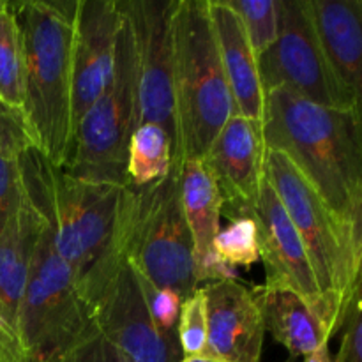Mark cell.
Segmentation results:
<instances>
[{
	"mask_svg": "<svg viewBox=\"0 0 362 362\" xmlns=\"http://www.w3.org/2000/svg\"><path fill=\"white\" fill-rule=\"evenodd\" d=\"M257 64L265 92L288 88L315 105L359 108L361 98L339 80L322 52L308 0H279L278 39Z\"/></svg>",
	"mask_w": 362,
	"mask_h": 362,
	"instance_id": "cell-10",
	"label": "cell"
},
{
	"mask_svg": "<svg viewBox=\"0 0 362 362\" xmlns=\"http://www.w3.org/2000/svg\"><path fill=\"white\" fill-rule=\"evenodd\" d=\"M32 147L34 138L23 112L0 99V156L20 158Z\"/></svg>",
	"mask_w": 362,
	"mask_h": 362,
	"instance_id": "cell-28",
	"label": "cell"
},
{
	"mask_svg": "<svg viewBox=\"0 0 362 362\" xmlns=\"http://www.w3.org/2000/svg\"><path fill=\"white\" fill-rule=\"evenodd\" d=\"M173 168L202 159L235 115L207 0H177L172 20Z\"/></svg>",
	"mask_w": 362,
	"mask_h": 362,
	"instance_id": "cell-3",
	"label": "cell"
},
{
	"mask_svg": "<svg viewBox=\"0 0 362 362\" xmlns=\"http://www.w3.org/2000/svg\"><path fill=\"white\" fill-rule=\"evenodd\" d=\"M94 327L131 362H179L177 334L159 331L122 251H106L81 278Z\"/></svg>",
	"mask_w": 362,
	"mask_h": 362,
	"instance_id": "cell-9",
	"label": "cell"
},
{
	"mask_svg": "<svg viewBox=\"0 0 362 362\" xmlns=\"http://www.w3.org/2000/svg\"><path fill=\"white\" fill-rule=\"evenodd\" d=\"M138 126L136 57L122 14L112 80L74 127L62 168L85 180L127 186V145Z\"/></svg>",
	"mask_w": 362,
	"mask_h": 362,
	"instance_id": "cell-7",
	"label": "cell"
},
{
	"mask_svg": "<svg viewBox=\"0 0 362 362\" xmlns=\"http://www.w3.org/2000/svg\"><path fill=\"white\" fill-rule=\"evenodd\" d=\"M251 290L260 311L265 332L288 350L290 357H308L331 341L334 329L297 293L272 286H255Z\"/></svg>",
	"mask_w": 362,
	"mask_h": 362,
	"instance_id": "cell-20",
	"label": "cell"
},
{
	"mask_svg": "<svg viewBox=\"0 0 362 362\" xmlns=\"http://www.w3.org/2000/svg\"><path fill=\"white\" fill-rule=\"evenodd\" d=\"M113 239L124 258L159 288L173 290L182 300L198 288L175 170L148 186L124 187Z\"/></svg>",
	"mask_w": 362,
	"mask_h": 362,
	"instance_id": "cell-6",
	"label": "cell"
},
{
	"mask_svg": "<svg viewBox=\"0 0 362 362\" xmlns=\"http://www.w3.org/2000/svg\"><path fill=\"white\" fill-rule=\"evenodd\" d=\"M42 226L45 219L21 186L16 209L0 232V362H23L18 318L32 255Z\"/></svg>",
	"mask_w": 362,
	"mask_h": 362,
	"instance_id": "cell-15",
	"label": "cell"
},
{
	"mask_svg": "<svg viewBox=\"0 0 362 362\" xmlns=\"http://www.w3.org/2000/svg\"><path fill=\"white\" fill-rule=\"evenodd\" d=\"M219 59L232 94L235 113L262 122L265 90L258 74L257 55L235 11L226 0H207Z\"/></svg>",
	"mask_w": 362,
	"mask_h": 362,
	"instance_id": "cell-18",
	"label": "cell"
},
{
	"mask_svg": "<svg viewBox=\"0 0 362 362\" xmlns=\"http://www.w3.org/2000/svg\"><path fill=\"white\" fill-rule=\"evenodd\" d=\"M127 264H129V262H127ZM129 267L131 271H133V276L134 279H136L138 286H140L145 306H147L148 313H151L152 320L158 325L159 331L166 332V334H177V322H179L182 299H180L173 290L159 288L158 285H154L147 276H144L140 271H136L131 264Z\"/></svg>",
	"mask_w": 362,
	"mask_h": 362,
	"instance_id": "cell-26",
	"label": "cell"
},
{
	"mask_svg": "<svg viewBox=\"0 0 362 362\" xmlns=\"http://www.w3.org/2000/svg\"><path fill=\"white\" fill-rule=\"evenodd\" d=\"M265 180L296 226L329 310L343 324L361 285L362 218L343 225L285 154L265 148Z\"/></svg>",
	"mask_w": 362,
	"mask_h": 362,
	"instance_id": "cell-5",
	"label": "cell"
},
{
	"mask_svg": "<svg viewBox=\"0 0 362 362\" xmlns=\"http://www.w3.org/2000/svg\"><path fill=\"white\" fill-rule=\"evenodd\" d=\"M138 71V120L159 124L173 140L172 20L177 0H119Z\"/></svg>",
	"mask_w": 362,
	"mask_h": 362,
	"instance_id": "cell-11",
	"label": "cell"
},
{
	"mask_svg": "<svg viewBox=\"0 0 362 362\" xmlns=\"http://www.w3.org/2000/svg\"><path fill=\"white\" fill-rule=\"evenodd\" d=\"M179 362H218V361L209 359V357H186V359H180Z\"/></svg>",
	"mask_w": 362,
	"mask_h": 362,
	"instance_id": "cell-32",
	"label": "cell"
},
{
	"mask_svg": "<svg viewBox=\"0 0 362 362\" xmlns=\"http://www.w3.org/2000/svg\"><path fill=\"white\" fill-rule=\"evenodd\" d=\"M177 339L182 359L204 356L207 345V297L204 288H197L182 300L177 322Z\"/></svg>",
	"mask_w": 362,
	"mask_h": 362,
	"instance_id": "cell-25",
	"label": "cell"
},
{
	"mask_svg": "<svg viewBox=\"0 0 362 362\" xmlns=\"http://www.w3.org/2000/svg\"><path fill=\"white\" fill-rule=\"evenodd\" d=\"M18 163L25 194L45 219L57 255L80 283L112 243L126 186L71 175L34 147Z\"/></svg>",
	"mask_w": 362,
	"mask_h": 362,
	"instance_id": "cell-4",
	"label": "cell"
},
{
	"mask_svg": "<svg viewBox=\"0 0 362 362\" xmlns=\"http://www.w3.org/2000/svg\"><path fill=\"white\" fill-rule=\"evenodd\" d=\"M180 204L193 244L194 279L198 283L237 279V269L223 264L214 253V239L221 230V198L202 159H191L179 168Z\"/></svg>",
	"mask_w": 362,
	"mask_h": 362,
	"instance_id": "cell-17",
	"label": "cell"
},
{
	"mask_svg": "<svg viewBox=\"0 0 362 362\" xmlns=\"http://www.w3.org/2000/svg\"><path fill=\"white\" fill-rule=\"evenodd\" d=\"M52 362H131L124 357L94 324Z\"/></svg>",
	"mask_w": 362,
	"mask_h": 362,
	"instance_id": "cell-27",
	"label": "cell"
},
{
	"mask_svg": "<svg viewBox=\"0 0 362 362\" xmlns=\"http://www.w3.org/2000/svg\"><path fill=\"white\" fill-rule=\"evenodd\" d=\"M262 129L265 148L285 154L343 225L362 218L359 108H329L274 88L265 92Z\"/></svg>",
	"mask_w": 362,
	"mask_h": 362,
	"instance_id": "cell-1",
	"label": "cell"
},
{
	"mask_svg": "<svg viewBox=\"0 0 362 362\" xmlns=\"http://www.w3.org/2000/svg\"><path fill=\"white\" fill-rule=\"evenodd\" d=\"M207 297V345L202 357L260 362L265 327L251 290L237 279L202 286Z\"/></svg>",
	"mask_w": 362,
	"mask_h": 362,
	"instance_id": "cell-16",
	"label": "cell"
},
{
	"mask_svg": "<svg viewBox=\"0 0 362 362\" xmlns=\"http://www.w3.org/2000/svg\"><path fill=\"white\" fill-rule=\"evenodd\" d=\"M308 9L325 59L339 80L361 98L362 2L308 0Z\"/></svg>",
	"mask_w": 362,
	"mask_h": 362,
	"instance_id": "cell-19",
	"label": "cell"
},
{
	"mask_svg": "<svg viewBox=\"0 0 362 362\" xmlns=\"http://www.w3.org/2000/svg\"><path fill=\"white\" fill-rule=\"evenodd\" d=\"M173 168V140L159 124L145 122L133 131L127 145V186L144 187L165 179Z\"/></svg>",
	"mask_w": 362,
	"mask_h": 362,
	"instance_id": "cell-21",
	"label": "cell"
},
{
	"mask_svg": "<svg viewBox=\"0 0 362 362\" xmlns=\"http://www.w3.org/2000/svg\"><path fill=\"white\" fill-rule=\"evenodd\" d=\"M343 338L338 356L332 362H362V310H361V285L352 292L343 320Z\"/></svg>",
	"mask_w": 362,
	"mask_h": 362,
	"instance_id": "cell-29",
	"label": "cell"
},
{
	"mask_svg": "<svg viewBox=\"0 0 362 362\" xmlns=\"http://www.w3.org/2000/svg\"><path fill=\"white\" fill-rule=\"evenodd\" d=\"M0 99L23 112V45L13 4L0 2Z\"/></svg>",
	"mask_w": 362,
	"mask_h": 362,
	"instance_id": "cell-22",
	"label": "cell"
},
{
	"mask_svg": "<svg viewBox=\"0 0 362 362\" xmlns=\"http://www.w3.org/2000/svg\"><path fill=\"white\" fill-rule=\"evenodd\" d=\"M221 198V214L232 221L253 218L265 173L262 122L232 115L202 158Z\"/></svg>",
	"mask_w": 362,
	"mask_h": 362,
	"instance_id": "cell-13",
	"label": "cell"
},
{
	"mask_svg": "<svg viewBox=\"0 0 362 362\" xmlns=\"http://www.w3.org/2000/svg\"><path fill=\"white\" fill-rule=\"evenodd\" d=\"M120 27L119 0H78L73 46V133L112 80Z\"/></svg>",
	"mask_w": 362,
	"mask_h": 362,
	"instance_id": "cell-14",
	"label": "cell"
},
{
	"mask_svg": "<svg viewBox=\"0 0 362 362\" xmlns=\"http://www.w3.org/2000/svg\"><path fill=\"white\" fill-rule=\"evenodd\" d=\"M304 362H332L331 350H329V343L322 345L320 349L315 350L313 354H310L308 357H304Z\"/></svg>",
	"mask_w": 362,
	"mask_h": 362,
	"instance_id": "cell-31",
	"label": "cell"
},
{
	"mask_svg": "<svg viewBox=\"0 0 362 362\" xmlns=\"http://www.w3.org/2000/svg\"><path fill=\"white\" fill-rule=\"evenodd\" d=\"M21 193L20 163L18 158L0 156V232L16 209Z\"/></svg>",
	"mask_w": 362,
	"mask_h": 362,
	"instance_id": "cell-30",
	"label": "cell"
},
{
	"mask_svg": "<svg viewBox=\"0 0 362 362\" xmlns=\"http://www.w3.org/2000/svg\"><path fill=\"white\" fill-rule=\"evenodd\" d=\"M23 45V115L37 148L64 166L73 141V46L78 0L13 4Z\"/></svg>",
	"mask_w": 362,
	"mask_h": 362,
	"instance_id": "cell-2",
	"label": "cell"
},
{
	"mask_svg": "<svg viewBox=\"0 0 362 362\" xmlns=\"http://www.w3.org/2000/svg\"><path fill=\"white\" fill-rule=\"evenodd\" d=\"M92 325L76 276L57 255L42 226L20 306L18 334L23 362H52Z\"/></svg>",
	"mask_w": 362,
	"mask_h": 362,
	"instance_id": "cell-8",
	"label": "cell"
},
{
	"mask_svg": "<svg viewBox=\"0 0 362 362\" xmlns=\"http://www.w3.org/2000/svg\"><path fill=\"white\" fill-rule=\"evenodd\" d=\"M239 16L250 45L258 57L271 48L279 34V0H226Z\"/></svg>",
	"mask_w": 362,
	"mask_h": 362,
	"instance_id": "cell-23",
	"label": "cell"
},
{
	"mask_svg": "<svg viewBox=\"0 0 362 362\" xmlns=\"http://www.w3.org/2000/svg\"><path fill=\"white\" fill-rule=\"evenodd\" d=\"M214 253L228 267H251L260 260L258 253L257 221L253 218H237L214 239Z\"/></svg>",
	"mask_w": 362,
	"mask_h": 362,
	"instance_id": "cell-24",
	"label": "cell"
},
{
	"mask_svg": "<svg viewBox=\"0 0 362 362\" xmlns=\"http://www.w3.org/2000/svg\"><path fill=\"white\" fill-rule=\"evenodd\" d=\"M253 219L257 221L258 253L265 265L264 285L297 293L338 332L343 324L322 297L306 247L267 180L262 186Z\"/></svg>",
	"mask_w": 362,
	"mask_h": 362,
	"instance_id": "cell-12",
	"label": "cell"
}]
</instances>
